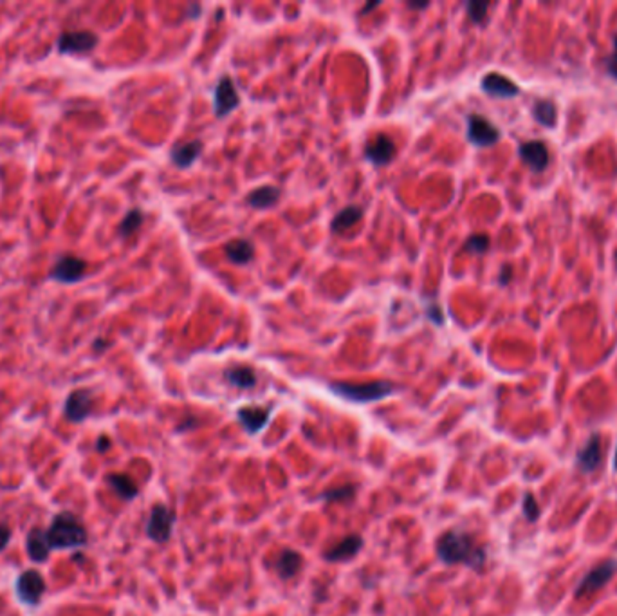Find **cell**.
Instances as JSON below:
<instances>
[{
  "label": "cell",
  "mask_w": 617,
  "mask_h": 616,
  "mask_svg": "<svg viewBox=\"0 0 617 616\" xmlns=\"http://www.w3.org/2000/svg\"><path fill=\"white\" fill-rule=\"evenodd\" d=\"M522 510H524L525 519H527L529 522L538 521L540 514H542V510H540L538 501H536L535 495H532V494H525L524 504H522Z\"/></svg>",
  "instance_id": "f546056e"
},
{
  "label": "cell",
  "mask_w": 617,
  "mask_h": 616,
  "mask_svg": "<svg viewBox=\"0 0 617 616\" xmlns=\"http://www.w3.org/2000/svg\"><path fill=\"white\" fill-rule=\"evenodd\" d=\"M105 346H109V344H107L105 340H96V341H94V349H96V351H103V349H107Z\"/></svg>",
  "instance_id": "8d00e7d4"
},
{
  "label": "cell",
  "mask_w": 617,
  "mask_h": 616,
  "mask_svg": "<svg viewBox=\"0 0 617 616\" xmlns=\"http://www.w3.org/2000/svg\"><path fill=\"white\" fill-rule=\"evenodd\" d=\"M355 494H358V484H343V487H338V488H331V490L323 492V494L320 495L321 501H325V503H350V501H354Z\"/></svg>",
  "instance_id": "4316f807"
},
{
  "label": "cell",
  "mask_w": 617,
  "mask_h": 616,
  "mask_svg": "<svg viewBox=\"0 0 617 616\" xmlns=\"http://www.w3.org/2000/svg\"><path fill=\"white\" fill-rule=\"evenodd\" d=\"M603 464V448L599 434H592L585 447L576 455V467L581 474H594Z\"/></svg>",
  "instance_id": "7c38bea8"
},
{
  "label": "cell",
  "mask_w": 617,
  "mask_h": 616,
  "mask_svg": "<svg viewBox=\"0 0 617 616\" xmlns=\"http://www.w3.org/2000/svg\"><path fill=\"white\" fill-rule=\"evenodd\" d=\"M271 410H273V407H254V405H251V407H240L239 410H237V420H239V423L242 425V428L247 434L257 436V434H260V432L266 428V425L269 423Z\"/></svg>",
  "instance_id": "5bb4252c"
},
{
  "label": "cell",
  "mask_w": 617,
  "mask_h": 616,
  "mask_svg": "<svg viewBox=\"0 0 617 616\" xmlns=\"http://www.w3.org/2000/svg\"><path fill=\"white\" fill-rule=\"evenodd\" d=\"M94 398L89 389H76L65 398L63 403V414L70 423H82L92 414Z\"/></svg>",
  "instance_id": "30bf717a"
},
{
  "label": "cell",
  "mask_w": 617,
  "mask_h": 616,
  "mask_svg": "<svg viewBox=\"0 0 617 616\" xmlns=\"http://www.w3.org/2000/svg\"><path fill=\"white\" fill-rule=\"evenodd\" d=\"M377 6H379V2H374V4H368V6H365V8H363V9H361V16H363V15H367V13H368V11H372V9H374V8H377Z\"/></svg>",
  "instance_id": "f35d334b"
},
{
  "label": "cell",
  "mask_w": 617,
  "mask_h": 616,
  "mask_svg": "<svg viewBox=\"0 0 617 616\" xmlns=\"http://www.w3.org/2000/svg\"><path fill=\"white\" fill-rule=\"evenodd\" d=\"M11 541V528L6 522H0V553L6 550Z\"/></svg>",
  "instance_id": "836d02e7"
},
{
  "label": "cell",
  "mask_w": 617,
  "mask_h": 616,
  "mask_svg": "<svg viewBox=\"0 0 617 616\" xmlns=\"http://www.w3.org/2000/svg\"><path fill=\"white\" fill-rule=\"evenodd\" d=\"M107 484L117 494L123 501H132L139 495V488L134 483V479L127 474H109L105 477Z\"/></svg>",
  "instance_id": "603a6c76"
},
{
  "label": "cell",
  "mask_w": 617,
  "mask_h": 616,
  "mask_svg": "<svg viewBox=\"0 0 617 616\" xmlns=\"http://www.w3.org/2000/svg\"><path fill=\"white\" fill-rule=\"evenodd\" d=\"M16 598L22 602L23 605H38L42 600L43 593H45V580H43L42 573L36 569H26L16 578L15 584Z\"/></svg>",
  "instance_id": "52a82bcc"
},
{
  "label": "cell",
  "mask_w": 617,
  "mask_h": 616,
  "mask_svg": "<svg viewBox=\"0 0 617 616\" xmlns=\"http://www.w3.org/2000/svg\"><path fill=\"white\" fill-rule=\"evenodd\" d=\"M500 130L481 114L468 116V139L475 147H491L500 139Z\"/></svg>",
  "instance_id": "9c48e42d"
},
{
  "label": "cell",
  "mask_w": 617,
  "mask_h": 616,
  "mask_svg": "<svg viewBox=\"0 0 617 616\" xmlns=\"http://www.w3.org/2000/svg\"><path fill=\"white\" fill-rule=\"evenodd\" d=\"M395 156V143L392 142L390 136L387 134H377L374 139L367 143L365 147V159L370 161L375 166H383L394 159Z\"/></svg>",
  "instance_id": "9a60e30c"
},
{
  "label": "cell",
  "mask_w": 617,
  "mask_h": 616,
  "mask_svg": "<svg viewBox=\"0 0 617 616\" xmlns=\"http://www.w3.org/2000/svg\"><path fill=\"white\" fill-rule=\"evenodd\" d=\"M532 116L543 127H554L558 122V109L551 100H538L532 107Z\"/></svg>",
  "instance_id": "484cf974"
},
{
  "label": "cell",
  "mask_w": 617,
  "mask_h": 616,
  "mask_svg": "<svg viewBox=\"0 0 617 616\" xmlns=\"http://www.w3.org/2000/svg\"><path fill=\"white\" fill-rule=\"evenodd\" d=\"M224 253L237 266H246L254 257V246L247 239H235L224 246Z\"/></svg>",
  "instance_id": "44dd1931"
},
{
  "label": "cell",
  "mask_w": 617,
  "mask_h": 616,
  "mask_svg": "<svg viewBox=\"0 0 617 616\" xmlns=\"http://www.w3.org/2000/svg\"><path fill=\"white\" fill-rule=\"evenodd\" d=\"M520 159L532 170V172L540 174L547 169L549 165V149L542 139H532V142H524L518 147Z\"/></svg>",
  "instance_id": "4fadbf2b"
},
{
  "label": "cell",
  "mask_w": 617,
  "mask_h": 616,
  "mask_svg": "<svg viewBox=\"0 0 617 616\" xmlns=\"http://www.w3.org/2000/svg\"><path fill=\"white\" fill-rule=\"evenodd\" d=\"M143 221H145V213L141 212L139 208H132L130 212H127L125 217H123V221L119 223V226H117V232H119V235L122 237L134 235V233L141 228Z\"/></svg>",
  "instance_id": "83f0119b"
},
{
  "label": "cell",
  "mask_w": 617,
  "mask_h": 616,
  "mask_svg": "<svg viewBox=\"0 0 617 616\" xmlns=\"http://www.w3.org/2000/svg\"><path fill=\"white\" fill-rule=\"evenodd\" d=\"M435 553L442 564L448 565H468V568L481 571L488 561V551L484 546L478 544L471 533L462 530H448L435 542Z\"/></svg>",
  "instance_id": "6da1fadb"
},
{
  "label": "cell",
  "mask_w": 617,
  "mask_h": 616,
  "mask_svg": "<svg viewBox=\"0 0 617 616\" xmlns=\"http://www.w3.org/2000/svg\"><path fill=\"white\" fill-rule=\"evenodd\" d=\"M100 38L96 33L89 29H78V31H65L56 40V49L62 55H83L98 48Z\"/></svg>",
  "instance_id": "8992f818"
},
{
  "label": "cell",
  "mask_w": 617,
  "mask_h": 616,
  "mask_svg": "<svg viewBox=\"0 0 617 616\" xmlns=\"http://www.w3.org/2000/svg\"><path fill=\"white\" fill-rule=\"evenodd\" d=\"M363 537L358 533H352L347 535V537L341 538L340 542H338L334 548H331L328 551H325L323 558L327 562H343V561H350V558H354L355 555L360 553L361 550H363Z\"/></svg>",
  "instance_id": "e0dca14e"
},
{
  "label": "cell",
  "mask_w": 617,
  "mask_h": 616,
  "mask_svg": "<svg viewBox=\"0 0 617 616\" xmlns=\"http://www.w3.org/2000/svg\"><path fill=\"white\" fill-rule=\"evenodd\" d=\"M464 250L469 253H475V255H482L489 250V237L484 233H475V235L469 237L464 244Z\"/></svg>",
  "instance_id": "f1b7e54d"
},
{
  "label": "cell",
  "mask_w": 617,
  "mask_h": 616,
  "mask_svg": "<svg viewBox=\"0 0 617 616\" xmlns=\"http://www.w3.org/2000/svg\"><path fill=\"white\" fill-rule=\"evenodd\" d=\"M47 538L53 550H75L82 548L89 541L85 526L78 517L70 511H62L53 517L47 528Z\"/></svg>",
  "instance_id": "7a4b0ae2"
},
{
  "label": "cell",
  "mask_w": 617,
  "mask_h": 616,
  "mask_svg": "<svg viewBox=\"0 0 617 616\" xmlns=\"http://www.w3.org/2000/svg\"><path fill=\"white\" fill-rule=\"evenodd\" d=\"M481 87L485 95L493 96V98H515L520 92V87L500 73H488L482 78Z\"/></svg>",
  "instance_id": "2e32d148"
},
{
  "label": "cell",
  "mask_w": 617,
  "mask_h": 616,
  "mask_svg": "<svg viewBox=\"0 0 617 616\" xmlns=\"http://www.w3.org/2000/svg\"><path fill=\"white\" fill-rule=\"evenodd\" d=\"M301 565H304L301 553H298V551L294 550H281L280 555L277 557L274 569H277V575L281 580H289L294 575L300 573Z\"/></svg>",
  "instance_id": "ffe728a7"
},
{
  "label": "cell",
  "mask_w": 617,
  "mask_h": 616,
  "mask_svg": "<svg viewBox=\"0 0 617 616\" xmlns=\"http://www.w3.org/2000/svg\"><path fill=\"white\" fill-rule=\"evenodd\" d=\"M26 550L31 561L35 562H45L49 558V553L53 551L49 538H47V530L42 528H33L26 537Z\"/></svg>",
  "instance_id": "d6986e66"
},
{
  "label": "cell",
  "mask_w": 617,
  "mask_h": 616,
  "mask_svg": "<svg viewBox=\"0 0 617 616\" xmlns=\"http://www.w3.org/2000/svg\"><path fill=\"white\" fill-rule=\"evenodd\" d=\"M428 2H421V4H414V2H408V8H412V9H424V8H428Z\"/></svg>",
  "instance_id": "74e56055"
},
{
  "label": "cell",
  "mask_w": 617,
  "mask_h": 616,
  "mask_svg": "<svg viewBox=\"0 0 617 616\" xmlns=\"http://www.w3.org/2000/svg\"><path fill=\"white\" fill-rule=\"evenodd\" d=\"M280 196H281L280 188L267 185V186H258L257 190H253V192L247 196L246 201L251 208L264 210L274 206V204L278 203V199H280Z\"/></svg>",
  "instance_id": "cb8c5ba5"
},
{
  "label": "cell",
  "mask_w": 617,
  "mask_h": 616,
  "mask_svg": "<svg viewBox=\"0 0 617 616\" xmlns=\"http://www.w3.org/2000/svg\"><path fill=\"white\" fill-rule=\"evenodd\" d=\"M426 317L430 318L434 324H437V326H442V324H444V313H442V309L439 307V304L435 302L426 306Z\"/></svg>",
  "instance_id": "1f68e13d"
},
{
  "label": "cell",
  "mask_w": 617,
  "mask_h": 616,
  "mask_svg": "<svg viewBox=\"0 0 617 616\" xmlns=\"http://www.w3.org/2000/svg\"><path fill=\"white\" fill-rule=\"evenodd\" d=\"M110 447H112V441L109 436H100L96 441V452H100V454H105L107 450H110Z\"/></svg>",
  "instance_id": "e575fe53"
},
{
  "label": "cell",
  "mask_w": 617,
  "mask_h": 616,
  "mask_svg": "<svg viewBox=\"0 0 617 616\" xmlns=\"http://www.w3.org/2000/svg\"><path fill=\"white\" fill-rule=\"evenodd\" d=\"M466 9H468L469 18H471L475 24H482L485 20V15H488L489 4L488 2H468Z\"/></svg>",
  "instance_id": "4dcf8cb0"
},
{
  "label": "cell",
  "mask_w": 617,
  "mask_h": 616,
  "mask_svg": "<svg viewBox=\"0 0 617 616\" xmlns=\"http://www.w3.org/2000/svg\"><path fill=\"white\" fill-rule=\"evenodd\" d=\"M85 273H87L85 260H83L82 257L65 253V255H60L58 259H56L55 266H53L51 271H49V277L60 284H76L80 282V280H83Z\"/></svg>",
  "instance_id": "ba28073f"
},
{
  "label": "cell",
  "mask_w": 617,
  "mask_h": 616,
  "mask_svg": "<svg viewBox=\"0 0 617 616\" xmlns=\"http://www.w3.org/2000/svg\"><path fill=\"white\" fill-rule=\"evenodd\" d=\"M328 389L343 400L354 401V403H374L395 393V385L392 381H368V383H348V381H334L328 385Z\"/></svg>",
  "instance_id": "3957f363"
},
{
  "label": "cell",
  "mask_w": 617,
  "mask_h": 616,
  "mask_svg": "<svg viewBox=\"0 0 617 616\" xmlns=\"http://www.w3.org/2000/svg\"><path fill=\"white\" fill-rule=\"evenodd\" d=\"M613 470H617V448H616V455H613Z\"/></svg>",
  "instance_id": "ab89813d"
},
{
  "label": "cell",
  "mask_w": 617,
  "mask_h": 616,
  "mask_svg": "<svg viewBox=\"0 0 617 616\" xmlns=\"http://www.w3.org/2000/svg\"><path fill=\"white\" fill-rule=\"evenodd\" d=\"M224 380L237 389H253L258 378L257 373L247 365H233V367L224 371Z\"/></svg>",
  "instance_id": "7402d4cb"
},
{
  "label": "cell",
  "mask_w": 617,
  "mask_h": 616,
  "mask_svg": "<svg viewBox=\"0 0 617 616\" xmlns=\"http://www.w3.org/2000/svg\"><path fill=\"white\" fill-rule=\"evenodd\" d=\"M240 105V96L235 89V83L230 76H222L217 82L215 95H213V109H215L217 118H226L227 114L233 112Z\"/></svg>",
  "instance_id": "8fae6325"
},
{
  "label": "cell",
  "mask_w": 617,
  "mask_h": 616,
  "mask_svg": "<svg viewBox=\"0 0 617 616\" xmlns=\"http://www.w3.org/2000/svg\"><path fill=\"white\" fill-rule=\"evenodd\" d=\"M500 284H508L509 279H511V267L504 266L502 267V273H500Z\"/></svg>",
  "instance_id": "d590c367"
},
{
  "label": "cell",
  "mask_w": 617,
  "mask_h": 616,
  "mask_svg": "<svg viewBox=\"0 0 617 616\" xmlns=\"http://www.w3.org/2000/svg\"><path fill=\"white\" fill-rule=\"evenodd\" d=\"M177 517L166 504H154L146 521V537L156 544H164L172 537Z\"/></svg>",
  "instance_id": "277c9868"
},
{
  "label": "cell",
  "mask_w": 617,
  "mask_h": 616,
  "mask_svg": "<svg viewBox=\"0 0 617 616\" xmlns=\"http://www.w3.org/2000/svg\"><path fill=\"white\" fill-rule=\"evenodd\" d=\"M617 573V561L616 558H608V561L601 562L596 568H592L589 573L583 577V580L579 582L578 588L574 591L576 598L589 597L592 593H598L599 589L605 588Z\"/></svg>",
  "instance_id": "5b68a950"
},
{
  "label": "cell",
  "mask_w": 617,
  "mask_h": 616,
  "mask_svg": "<svg viewBox=\"0 0 617 616\" xmlns=\"http://www.w3.org/2000/svg\"><path fill=\"white\" fill-rule=\"evenodd\" d=\"M203 149L204 145L199 139L177 143V145H173L172 150H170V159H172V163L177 169H188V166H192L193 163L199 159V156L203 154Z\"/></svg>",
  "instance_id": "ac0fdd59"
},
{
  "label": "cell",
  "mask_w": 617,
  "mask_h": 616,
  "mask_svg": "<svg viewBox=\"0 0 617 616\" xmlns=\"http://www.w3.org/2000/svg\"><path fill=\"white\" fill-rule=\"evenodd\" d=\"M606 71L613 80H617V35L613 36V51L606 58Z\"/></svg>",
  "instance_id": "d6a6232c"
},
{
  "label": "cell",
  "mask_w": 617,
  "mask_h": 616,
  "mask_svg": "<svg viewBox=\"0 0 617 616\" xmlns=\"http://www.w3.org/2000/svg\"><path fill=\"white\" fill-rule=\"evenodd\" d=\"M361 217H363V208H361V206H355V204L345 206L343 210H340V212L334 216V219H332L331 223V230L334 233H343L345 230H348V228L360 223Z\"/></svg>",
  "instance_id": "d4e9b609"
}]
</instances>
